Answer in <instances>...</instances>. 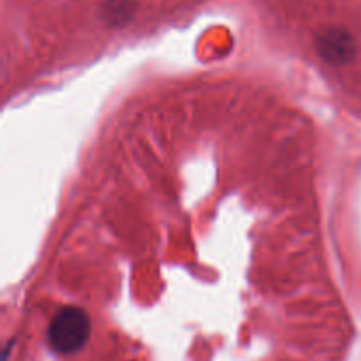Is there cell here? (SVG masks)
Here are the masks:
<instances>
[{
  "mask_svg": "<svg viewBox=\"0 0 361 361\" xmlns=\"http://www.w3.org/2000/svg\"><path fill=\"white\" fill-rule=\"evenodd\" d=\"M90 317L80 307H62L48 326V344L59 355H73L90 337Z\"/></svg>",
  "mask_w": 361,
  "mask_h": 361,
  "instance_id": "6da1fadb",
  "label": "cell"
},
{
  "mask_svg": "<svg viewBox=\"0 0 361 361\" xmlns=\"http://www.w3.org/2000/svg\"><path fill=\"white\" fill-rule=\"evenodd\" d=\"M316 48L321 59L334 66L348 63L356 53L355 39L344 28H328L319 35Z\"/></svg>",
  "mask_w": 361,
  "mask_h": 361,
  "instance_id": "7a4b0ae2",
  "label": "cell"
}]
</instances>
